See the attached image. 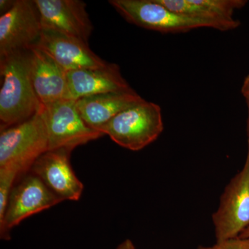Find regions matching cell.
<instances>
[{"label":"cell","mask_w":249,"mask_h":249,"mask_svg":"<svg viewBox=\"0 0 249 249\" xmlns=\"http://www.w3.org/2000/svg\"><path fill=\"white\" fill-rule=\"evenodd\" d=\"M1 130L28 120L42 109L31 79L29 50L0 58Z\"/></svg>","instance_id":"cell-1"},{"label":"cell","mask_w":249,"mask_h":249,"mask_svg":"<svg viewBox=\"0 0 249 249\" xmlns=\"http://www.w3.org/2000/svg\"><path fill=\"white\" fill-rule=\"evenodd\" d=\"M48 150V137L40 111L21 124L1 130L0 180L14 183Z\"/></svg>","instance_id":"cell-2"},{"label":"cell","mask_w":249,"mask_h":249,"mask_svg":"<svg viewBox=\"0 0 249 249\" xmlns=\"http://www.w3.org/2000/svg\"><path fill=\"white\" fill-rule=\"evenodd\" d=\"M163 128L160 106L145 100L121 111L98 131L124 148L139 151L157 140Z\"/></svg>","instance_id":"cell-3"},{"label":"cell","mask_w":249,"mask_h":249,"mask_svg":"<svg viewBox=\"0 0 249 249\" xmlns=\"http://www.w3.org/2000/svg\"><path fill=\"white\" fill-rule=\"evenodd\" d=\"M41 115L45 123L49 150H71L104 136L90 127L82 119L76 101L62 100L42 107Z\"/></svg>","instance_id":"cell-4"},{"label":"cell","mask_w":249,"mask_h":249,"mask_svg":"<svg viewBox=\"0 0 249 249\" xmlns=\"http://www.w3.org/2000/svg\"><path fill=\"white\" fill-rule=\"evenodd\" d=\"M212 219L217 242L239 237L249 227V151L243 168L226 186Z\"/></svg>","instance_id":"cell-5"},{"label":"cell","mask_w":249,"mask_h":249,"mask_svg":"<svg viewBox=\"0 0 249 249\" xmlns=\"http://www.w3.org/2000/svg\"><path fill=\"white\" fill-rule=\"evenodd\" d=\"M109 3L127 22L149 30L176 34L211 28L209 23L174 12L158 0H109Z\"/></svg>","instance_id":"cell-6"},{"label":"cell","mask_w":249,"mask_h":249,"mask_svg":"<svg viewBox=\"0 0 249 249\" xmlns=\"http://www.w3.org/2000/svg\"><path fill=\"white\" fill-rule=\"evenodd\" d=\"M63 201L42 182L38 177L31 173L13 187L4 217L0 220V236L3 240L10 239L11 229L24 219Z\"/></svg>","instance_id":"cell-7"},{"label":"cell","mask_w":249,"mask_h":249,"mask_svg":"<svg viewBox=\"0 0 249 249\" xmlns=\"http://www.w3.org/2000/svg\"><path fill=\"white\" fill-rule=\"evenodd\" d=\"M42 31L35 0H16L14 7L0 17V58L29 50L37 43Z\"/></svg>","instance_id":"cell-8"},{"label":"cell","mask_w":249,"mask_h":249,"mask_svg":"<svg viewBox=\"0 0 249 249\" xmlns=\"http://www.w3.org/2000/svg\"><path fill=\"white\" fill-rule=\"evenodd\" d=\"M43 30L74 37L88 44L93 29L81 0H35Z\"/></svg>","instance_id":"cell-9"},{"label":"cell","mask_w":249,"mask_h":249,"mask_svg":"<svg viewBox=\"0 0 249 249\" xmlns=\"http://www.w3.org/2000/svg\"><path fill=\"white\" fill-rule=\"evenodd\" d=\"M72 151L70 148L48 150L36 160L30 170L63 201L79 200L84 188L70 163Z\"/></svg>","instance_id":"cell-10"},{"label":"cell","mask_w":249,"mask_h":249,"mask_svg":"<svg viewBox=\"0 0 249 249\" xmlns=\"http://www.w3.org/2000/svg\"><path fill=\"white\" fill-rule=\"evenodd\" d=\"M34 47L48 54L67 72L101 68L109 64L91 51L88 44L52 31H42Z\"/></svg>","instance_id":"cell-11"},{"label":"cell","mask_w":249,"mask_h":249,"mask_svg":"<svg viewBox=\"0 0 249 249\" xmlns=\"http://www.w3.org/2000/svg\"><path fill=\"white\" fill-rule=\"evenodd\" d=\"M67 80L66 100L76 101L103 93L134 91L116 64L109 63L101 68L67 71Z\"/></svg>","instance_id":"cell-12"},{"label":"cell","mask_w":249,"mask_h":249,"mask_svg":"<svg viewBox=\"0 0 249 249\" xmlns=\"http://www.w3.org/2000/svg\"><path fill=\"white\" fill-rule=\"evenodd\" d=\"M174 12L209 23L212 29L221 31L234 30L240 21L234 12L247 4L246 0H158Z\"/></svg>","instance_id":"cell-13"},{"label":"cell","mask_w":249,"mask_h":249,"mask_svg":"<svg viewBox=\"0 0 249 249\" xmlns=\"http://www.w3.org/2000/svg\"><path fill=\"white\" fill-rule=\"evenodd\" d=\"M31 79L42 107L65 100L67 71L48 54L36 47L29 49Z\"/></svg>","instance_id":"cell-14"},{"label":"cell","mask_w":249,"mask_h":249,"mask_svg":"<svg viewBox=\"0 0 249 249\" xmlns=\"http://www.w3.org/2000/svg\"><path fill=\"white\" fill-rule=\"evenodd\" d=\"M145 101L136 91L107 93L80 98L77 109L88 126L98 130L103 124L134 105Z\"/></svg>","instance_id":"cell-15"},{"label":"cell","mask_w":249,"mask_h":249,"mask_svg":"<svg viewBox=\"0 0 249 249\" xmlns=\"http://www.w3.org/2000/svg\"><path fill=\"white\" fill-rule=\"evenodd\" d=\"M196 249H249V239L237 237L217 242L212 247H199Z\"/></svg>","instance_id":"cell-16"},{"label":"cell","mask_w":249,"mask_h":249,"mask_svg":"<svg viewBox=\"0 0 249 249\" xmlns=\"http://www.w3.org/2000/svg\"><path fill=\"white\" fill-rule=\"evenodd\" d=\"M16 0H1L0 1V14L1 16L6 14L14 7Z\"/></svg>","instance_id":"cell-17"},{"label":"cell","mask_w":249,"mask_h":249,"mask_svg":"<svg viewBox=\"0 0 249 249\" xmlns=\"http://www.w3.org/2000/svg\"><path fill=\"white\" fill-rule=\"evenodd\" d=\"M241 92L247 101V104H249V75L246 77L242 84Z\"/></svg>","instance_id":"cell-18"},{"label":"cell","mask_w":249,"mask_h":249,"mask_svg":"<svg viewBox=\"0 0 249 249\" xmlns=\"http://www.w3.org/2000/svg\"><path fill=\"white\" fill-rule=\"evenodd\" d=\"M116 249H135L132 240L127 239L119 245Z\"/></svg>","instance_id":"cell-19"},{"label":"cell","mask_w":249,"mask_h":249,"mask_svg":"<svg viewBox=\"0 0 249 249\" xmlns=\"http://www.w3.org/2000/svg\"><path fill=\"white\" fill-rule=\"evenodd\" d=\"M239 237H241V238L249 239V227L244 231Z\"/></svg>","instance_id":"cell-20"},{"label":"cell","mask_w":249,"mask_h":249,"mask_svg":"<svg viewBox=\"0 0 249 249\" xmlns=\"http://www.w3.org/2000/svg\"><path fill=\"white\" fill-rule=\"evenodd\" d=\"M248 106V119H247V134H248V151H249V104H247Z\"/></svg>","instance_id":"cell-21"}]
</instances>
